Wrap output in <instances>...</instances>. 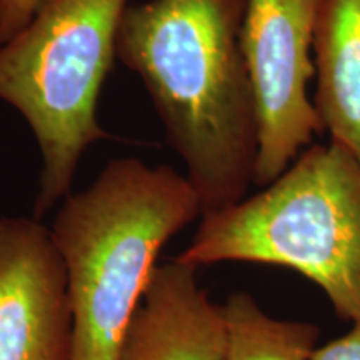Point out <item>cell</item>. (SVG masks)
Returning a JSON list of instances; mask_svg holds the SVG:
<instances>
[{
    "instance_id": "obj_1",
    "label": "cell",
    "mask_w": 360,
    "mask_h": 360,
    "mask_svg": "<svg viewBox=\"0 0 360 360\" xmlns=\"http://www.w3.org/2000/svg\"><path fill=\"white\" fill-rule=\"evenodd\" d=\"M247 0H147L125 11L117 58L141 77L204 214L247 195L257 117L242 53Z\"/></svg>"
},
{
    "instance_id": "obj_2",
    "label": "cell",
    "mask_w": 360,
    "mask_h": 360,
    "mask_svg": "<svg viewBox=\"0 0 360 360\" xmlns=\"http://www.w3.org/2000/svg\"><path fill=\"white\" fill-rule=\"evenodd\" d=\"M202 215L187 175L135 157L110 160L62 200L51 233L69 283L72 360H115L162 247Z\"/></svg>"
},
{
    "instance_id": "obj_3",
    "label": "cell",
    "mask_w": 360,
    "mask_h": 360,
    "mask_svg": "<svg viewBox=\"0 0 360 360\" xmlns=\"http://www.w3.org/2000/svg\"><path fill=\"white\" fill-rule=\"evenodd\" d=\"M175 260L295 270L339 317L360 322V162L334 142L312 143L259 193L202 215Z\"/></svg>"
},
{
    "instance_id": "obj_4",
    "label": "cell",
    "mask_w": 360,
    "mask_h": 360,
    "mask_svg": "<svg viewBox=\"0 0 360 360\" xmlns=\"http://www.w3.org/2000/svg\"><path fill=\"white\" fill-rule=\"evenodd\" d=\"M132 0H47L0 45V101L32 130L42 155L34 215L70 193L85 150L109 137L97 107Z\"/></svg>"
},
{
    "instance_id": "obj_5",
    "label": "cell",
    "mask_w": 360,
    "mask_h": 360,
    "mask_svg": "<svg viewBox=\"0 0 360 360\" xmlns=\"http://www.w3.org/2000/svg\"><path fill=\"white\" fill-rule=\"evenodd\" d=\"M322 0H247L242 53L257 117L254 186L265 187L323 132L309 98Z\"/></svg>"
},
{
    "instance_id": "obj_6",
    "label": "cell",
    "mask_w": 360,
    "mask_h": 360,
    "mask_svg": "<svg viewBox=\"0 0 360 360\" xmlns=\"http://www.w3.org/2000/svg\"><path fill=\"white\" fill-rule=\"evenodd\" d=\"M74 315L51 229L0 217V360H72Z\"/></svg>"
},
{
    "instance_id": "obj_7",
    "label": "cell",
    "mask_w": 360,
    "mask_h": 360,
    "mask_svg": "<svg viewBox=\"0 0 360 360\" xmlns=\"http://www.w3.org/2000/svg\"><path fill=\"white\" fill-rule=\"evenodd\" d=\"M222 305L197 281V269L157 265L125 327L115 360H225Z\"/></svg>"
},
{
    "instance_id": "obj_8",
    "label": "cell",
    "mask_w": 360,
    "mask_h": 360,
    "mask_svg": "<svg viewBox=\"0 0 360 360\" xmlns=\"http://www.w3.org/2000/svg\"><path fill=\"white\" fill-rule=\"evenodd\" d=\"M314 62L323 132L360 162V0H322Z\"/></svg>"
},
{
    "instance_id": "obj_9",
    "label": "cell",
    "mask_w": 360,
    "mask_h": 360,
    "mask_svg": "<svg viewBox=\"0 0 360 360\" xmlns=\"http://www.w3.org/2000/svg\"><path fill=\"white\" fill-rule=\"evenodd\" d=\"M222 314L225 360H310L317 349V326L272 317L249 292L229 295Z\"/></svg>"
},
{
    "instance_id": "obj_10",
    "label": "cell",
    "mask_w": 360,
    "mask_h": 360,
    "mask_svg": "<svg viewBox=\"0 0 360 360\" xmlns=\"http://www.w3.org/2000/svg\"><path fill=\"white\" fill-rule=\"evenodd\" d=\"M47 0H2L0 7V45L19 34L34 19Z\"/></svg>"
},
{
    "instance_id": "obj_11",
    "label": "cell",
    "mask_w": 360,
    "mask_h": 360,
    "mask_svg": "<svg viewBox=\"0 0 360 360\" xmlns=\"http://www.w3.org/2000/svg\"><path fill=\"white\" fill-rule=\"evenodd\" d=\"M310 360H360V322L345 335L315 349Z\"/></svg>"
},
{
    "instance_id": "obj_12",
    "label": "cell",
    "mask_w": 360,
    "mask_h": 360,
    "mask_svg": "<svg viewBox=\"0 0 360 360\" xmlns=\"http://www.w3.org/2000/svg\"><path fill=\"white\" fill-rule=\"evenodd\" d=\"M0 7H2V0H0Z\"/></svg>"
}]
</instances>
